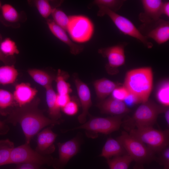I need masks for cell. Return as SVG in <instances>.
<instances>
[{
	"mask_svg": "<svg viewBox=\"0 0 169 169\" xmlns=\"http://www.w3.org/2000/svg\"><path fill=\"white\" fill-rule=\"evenodd\" d=\"M1 6H2L1 5V3L0 2V8H1Z\"/></svg>",
	"mask_w": 169,
	"mask_h": 169,
	"instance_id": "cell-45",
	"label": "cell"
},
{
	"mask_svg": "<svg viewBox=\"0 0 169 169\" xmlns=\"http://www.w3.org/2000/svg\"><path fill=\"white\" fill-rule=\"evenodd\" d=\"M61 109L65 114L69 116H73L76 114L78 112V106L76 102L71 100Z\"/></svg>",
	"mask_w": 169,
	"mask_h": 169,
	"instance_id": "cell-36",
	"label": "cell"
},
{
	"mask_svg": "<svg viewBox=\"0 0 169 169\" xmlns=\"http://www.w3.org/2000/svg\"><path fill=\"white\" fill-rule=\"evenodd\" d=\"M74 82L82 108V112L78 116V120L83 124L86 122L89 109L92 105L90 92L87 85L78 77H75Z\"/></svg>",
	"mask_w": 169,
	"mask_h": 169,
	"instance_id": "cell-13",
	"label": "cell"
},
{
	"mask_svg": "<svg viewBox=\"0 0 169 169\" xmlns=\"http://www.w3.org/2000/svg\"><path fill=\"white\" fill-rule=\"evenodd\" d=\"M55 159L50 155L41 154L33 149L30 144L25 143L12 150L9 164L30 163L42 166H53Z\"/></svg>",
	"mask_w": 169,
	"mask_h": 169,
	"instance_id": "cell-7",
	"label": "cell"
},
{
	"mask_svg": "<svg viewBox=\"0 0 169 169\" xmlns=\"http://www.w3.org/2000/svg\"><path fill=\"white\" fill-rule=\"evenodd\" d=\"M35 4L38 12L44 18H47L51 14L53 9L48 0H36Z\"/></svg>",
	"mask_w": 169,
	"mask_h": 169,
	"instance_id": "cell-32",
	"label": "cell"
},
{
	"mask_svg": "<svg viewBox=\"0 0 169 169\" xmlns=\"http://www.w3.org/2000/svg\"><path fill=\"white\" fill-rule=\"evenodd\" d=\"M14 101L13 94L7 90L0 89V108L5 109L12 106Z\"/></svg>",
	"mask_w": 169,
	"mask_h": 169,
	"instance_id": "cell-33",
	"label": "cell"
},
{
	"mask_svg": "<svg viewBox=\"0 0 169 169\" xmlns=\"http://www.w3.org/2000/svg\"><path fill=\"white\" fill-rule=\"evenodd\" d=\"M18 75V71L13 65L0 66V84L7 85L13 84Z\"/></svg>",
	"mask_w": 169,
	"mask_h": 169,
	"instance_id": "cell-23",
	"label": "cell"
},
{
	"mask_svg": "<svg viewBox=\"0 0 169 169\" xmlns=\"http://www.w3.org/2000/svg\"><path fill=\"white\" fill-rule=\"evenodd\" d=\"M130 131V136L141 141L155 153L168 146V129L159 130L150 126L136 127Z\"/></svg>",
	"mask_w": 169,
	"mask_h": 169,
	"instance_id": "cell-3",
	"label": "cell"
},
{
	"mask_svg": "<svg viewBox=\"0 0 169 169\" xmlns=\"http://www.w3.org/2000/svg\"><path fill=\"white\" fill-rule=\"evenodd\" d=\"M98 16L102 17L107 15L114 24L124 34L135 38L141 42L148 49L153 46L152 43L141 33L133 23L129 19L105 7L98 6Z\"/></svg>",
	"mask_w": 169,
	"mask_h": 169,
	"instance_id": "cell-6",
	"label": "cell"
},
{
	"mask_svg": "<svg viewBox=\"0 0 169 169\" xmlns=\"http://www.w3.org/2000/svg\"><path fill=\"white\" fill-rule=\"evenodd\" d=\"M141 2L144 12L139 15L140 21L146 23L160 18L162 14V7L163 1L161 0H142Z\"/></svg>",
	"mask_w": 169,
	"mask_h": 169,
	"instance_id": "cell-15",
	"label": "cell"
},
{
	"mask_svg": "<svg viewBox=\"0 0 169 169\" xmlns=\"http://www.w3.org/2000/svg\"><path fill=\"white\" fill-rule=\"evenodd\" d=\"M96 106L102 113L114 116L123 115L130 111L123 101L112 97L102 100L96 105Z\"/></svg>",
	"mask_w": 169,
	"mask_h": 169,
	"instance_id": "cell-16",
	"label": "cell"
},
{
	"mask_svg": "<svg viewBox=\"0 0 169 169\" xmlns=\"http://www.w3.org/2000/svg\"><path fill=\"white\" fill-rule=\"evenodd\" d=\"M47 22L49 28L52 33L69 46L72 54L76 55L82 51L83 47L74 43L67 36L65 30L57 24L53 20L48 19Z\"/></svg>",
	"mask_w": 169,
	"mask_h": 169,
	"instance_id": "cell-17",
	"label": "cell"
},
{
	"mask_svg": "<svg viewBox=\"0 0 169 169\" xmlns=\"http://www.w3.org/2000/svg\"><path fill=\"white\" fill-rule=\"evenodd\" d=\"M126 154L124 148L117 139L110 137L103 146L100 156L107 159Z\"/></svg>",
	"mask_w": 169,
	"mask_h": 169,
	"instance_id": "cell-19",
	"label": "cell"
},
{
	"mask_svg": "<svg viewBox=\"0 0 169 169\" xmlns=\"http://www.w3.org/2000/svg\"><path fill=\"white\" fill-rule=\"evenodd\" d=\"M3 16L6 21L10 23L17 22L19 18V14L16 9L12 5L5 4L1 7Z\"/></svg>",
	"mask_w": 169,
	"mask_h": 169,
	"instance_id": "cell-29",
	"label": "cell"
},
{
	"mask_svg": "<svg viewBox=\"0 0 169 169\" xmlns=\"http://www.w3.org/2000/svg\"><path fill=\"white\" fill-rule=\"evenodd\" d=\"M165 113V117L167 124V125H169V110L167 108L165 110L164 112Z\"/></svg>",
	"mask_w": 169,
	"mask_h": 169,
	"instance_id": "cell-43",
	"label": "cell"
},
{
	"mask_svg": "<svg viewBox=\"0 0 169 169\" xmlns=\"http://www.w3.org/2000/svg\"><path fill=\"white\" fill-rule=\"evenodd\" d=\"M51 15L54 22L65 30H66L69 21V17L62 10L53 9Z\"/></svg>",
	"mask_w": 169,
	"mask_h": 169,
	"instance_id": "cell-30",
	"label": "cell"
},
{
	"mask_svg": "<svg viewBox=\"0 0 169 169\" xmlns=\"http://www.w3.org/2000/svg\"><path fill=\"white\" fill-rule=\"evenodd\" d=\"M162 14H164L167 17H169V2H163L162 7Z\"/></svg>",
	"mask_w": 169,
	"mask_h": 169,
	"instance_id": "cell-40",
	"label": "cell"
},
{
	"mask_svg": "<svg viewBox=\"0 0 169 169\" xmlns=\"http://www.w3.org/2000/svg\"><path fill=\"white\" fill-rule=\"evenodd\" d=\"M125 0H96L94 3L98 6H101L116 12L120 9Z\"/></svg>",
	"mask_w": 169,
	"mask_h": 169,
	"instance_id": "cell-31",
	"label": "cell"
},
{
	"mask_svg": "<svg viewBox=\"0 0 169 169\" xmlns=\"http://www.w3.org/2000/svg\"><path fill=\"white\" fill-rule=\"evenodd\" d=\"M126 44L125 42L99 49L98 52L108 59L105 69L109 74H113L117 72V68L125 63V49Z\"/></svg>",
	"mask_w": 169,
	"mask_h": 169,
	"instance_id": "cell-11",
	"label": "cell"
},
{
	"mask_svg": "<svg viewBox=\"0 0 169 169\" xmlns=\"http://www.w3.org/2000/svg\"><path fill=\"white\" fill-rule=\"evenodd\" d=\"M59 158L55 159L53 166L54 169H63L69 161L79 152L80 146L77 137L63 143H57Z\"/></svg>",
	"mask_w": 169,
	"mask_h": 169,
	"instance_id": "cell-12",
	"label": "cell"
},
{
	"mask_svg": "<svg viewBox=\"0 0 169 169\" xmlns=\"http://www.w3.org/2000/svg\"><path fill=\"white\" fill-rule=\"evenodd\" d=\"M9 128L5 123L0 120V134L4 135L8 132Z\"/></svg>",
	"mask_w": 169,
	"mask_h": 169,
	"instance_id": "cell-41",
	"label": "cell"
},
{
	"mask_svg": "<svg viewBox=\"0 0 169 169\" xmlns=\"http://www.w3.org/2000/svg\"><path fill=\"white\" fill-rule=\"evenodd\" d=\"M123 116L121 115L107 117H92L82 125L66 130L65 132L79 129H84L88 137L95 138L97 137L98 133L108 135L118 130L123 123Z\"/></svg>",
	"mask_w": 169,
	"mask_h": 169,
	"instance_id": "cell-4",
	"label": "cell"
},
{
	"mask_svg": "<svg viewBox=\"0 0 169 169\" xmlns=\"http://www.w3.org/2000/svg\"><path fill=\"white\" fill-rule=\"evenodd\" d=\"M159 156L156 160L161 165L164 169H169V146L165 148L160 152Z\"/></svg>",
	"mask_w": 169,
	"mask_h": 169,
	"instance_id": "cell-34",
	"label": "cell"
},
{
	"mask_svg": "<svg viewBox=\"0 0 169 169\" xmlns=\"http://www.w3.org/2000/svg\"><path fill=\"white\" fill-rule=\"evenodd\" d=\"M45 89L46 100L50 118L54 120H59L61 117V108L57 102V94L53 90L52 85L47 87Z\"/></svg>",
	"mask_w": 169,
	"mask_h": 169,
	"instance_id": "cell-20",
	"label": "cell"
},
{
	"mask_svg": "<svg viewBox=\"0 0 169 169\" xmlns=\"http://www.w3.org/2000/svg\"><path fill=\"white\" fill-rule=\"evenodd\" d=\"M153 85L152 69L150 67H144L128 71L125 75L123 86L142 103L148 100Z\"/></svg>",
	"mask_w": 169,
	"mask_h": 169,
	"instance_id": "cell-2",
	"label": "cell"
},
{
	"mask_svg": "<svg viewBox=\"0 0 169 169\" xmlns=\"http://www.w3.org/2000/svg\"><path fill=\"white\" fill-rule=\"evenodd\" d=\"M30 103L13 109L6 120L13 125L19 124L25 138V143L30 144L33 137L43 128L49 125L59 124L62 120H55L47 117L38 107L40 102L38 98Z\"/></svg>",
	"mask_w": 169,
	"mask_h": 169,
	"instance_id": "cell-1",
	"label": "cell"
},
{
	"mask_svg": "<svg viewBox=\"0 0 169 169\" xmlns=\"http://www.w3.org/2000/svg\"><path fill=\"white\" fill-rule=\"evenodd\" d=\"M124 101L127 106H132L140 103L139 100L136 96L130 93Z\"/></svg>",
	"mask_w": 169,
	"mask_h": 169,
	"instance_id": "cell-39",
	"label": "cell"
},
{
	"mask_svg": "<svg viewBox=\"0 0 169 169\" xmlns=\"http://www.w3.org/2000/svg\"><path fill=\"white\" fill-rule=\"evenodd\" d=\"M169 81L168 79H163L158 84L156 95L158 101L163 106L168 107L169 105Z\"/></svg>",
	"mask_w": 169,
	"mask_h": 169,
	"instance_id": "cell-25",
	"label": "cell"
},
{
	"mask_svg": "<svg viewBox=\"0 0 169 169\" xmlns=\"http://www.w3.org/2000/svg\"><path fill=\"white\" fill-rule=\"evenodd\" d=\"M0 61L6 64L8 63V60L5 56L1 52L0 49Z\"/></svg>",
	"mask_w": 169,
	"mask_h": 169,
	"instance_id": "cell-42",
	"label": "cell"
},
{
	"mask_svg": "<svg viewBox=\"0 0 169 169\" xmlns=\"http://www.w3.org/2000/svg\"><path fill=\"white\" fill-rule=\"evenodd\" d=\"M14 143L8 139L0 140V166L9 164Z\"/></svg>",
	"mask_w": 169,
	"mask_h": 169,
	"instance_id": "cell-27",
	"label": "cell"
},
{
	"mask_svg": "<svg viewBox=\"0 0 169 169\" xmlns=\"http://www.w3.org/2000/svg\"><path fill=\"white\" fill-rule=\"evenodd\" d=\"M134 168V169H143V166H142L136 165Z\"/></svg>",
	"mask_w": 169,
	"mask_h": 169,
	"instance_id": "cell-44",
	"label": "cell"
},
{
	"mask_svg": "<svg viewBox=\"0 0 169 169\" xmlns=\"http://www.w3.org/2000/svg\"><path fill=\"white\" fill-rule=\"evenodd\" d=\"M69 77V74L67 72L60 69L58 70L55 79L58 94L69 95L72 92L70 84L67 82Z\"/></svg>",
	"mask_w": 169,
	"mask_h": 169,
	"instance_id": "cell-24",
	"label": "cell"
},
{
	"mask_svg": "<svg viewBox=\"0 0 169 169\" xmlns=\"http://www.w3.org/2000/svg\"><path fill=\"white\" fill-rule=\"evenodd\" d=\"M138 29L142 35L153 39L158 44L169 39V22L163 19L143 23Z\"/></svg>",
	"mask_w": 169,
	"mask_h": 169,
	"instance_id": "cell-10",
	"label": "cell"
},
{
	"mask_svg": "<svg viewBox=\"0 0 169 169\" xmlns=\"http://www.w3.org/2000/svg\"><path fill=\"white\" fill-rule=\"evenodd\" d=\"M110 169H128L132 158L127 154L107 159Z\"/></svg>",
	"mask_w": 169,
	"mask_h": 169,
	"instance_id": "cell-26",
	"label": "cell"
},
{
	"mask_svg": "<svg viewBox=\"0 0 169 169\" xmlns=\"http://www.w3.org/2000/svg\"><path fill=\"white\" fill-rule=\"evenodd\" d=\"M71 100L69 95H60L57 94L56 98L57 102L61 109Z\"/></svg>",
	"mask_w": 169,
	"mask_h": 169,
	"instance_id": "cell-38",
	"label": "cell"
},
{
	"mask_svg": "<svg viewBox=\"0 0 169 169\" xmlns=\"http://www.w3.org/2000/svg\"><path fill=\"white\" fill-rule=\"evenodd\" d=\"M66 30L73 41L83 43L91 38L94 26L88 17L83 15H73L69 17Z\"/></svg>",
	"mask_w": 169,
	"mask_h": 169,
	"instance_id": "cell-9",
	"label": "cell"
},
{
	"mask_svg": "<svg viewBox=\"0 0 169 169\" xmlns=\"http://www.w3.org/2000/svg\"><path fill=\"white\" fill-rule=\"evenodd\" d=\"M37 92V90L29 83H22L16 85L13 94L14 101L20 107L32 101Z\"/></svg>",
	"mask_w": 169,
	"mask_h": 169,
	"instance_id": "cell-18",
	"label": "cell"
},
{
	"mask_svg": "<svg viewBox=\"0 0 169 169\" xmlns=\"http://www.w3.org/2000/svg\"><path fill=\"white\" fill-rule=\"evenodd\" d=\"M28 72L35 81L45 88L52 85L55 79L47 72L40 69H29Z\"/></svg>",
	"mask_w": 169,
	"mask_h": 169,
	"instance_id": "cell-22",
	"label": "cell"
},
{
	"mask_svg": "<svg viewBox=\"0 0 169 169\" xmlns=\"http://www.w3.org/2000/svg\"><path fill=\"white\" fill-rule=\"evenodd\" d=\"M111 94V97L113 98L124 101L129 95L130 93L124 86H118L114 90Z\"/></svg>",
	"mask_w": 169,
	"mask_h": 169,
	"instance_id": "cell-35",
	"label": "cell"
},
{
	"mask_svg": "<svg viewBox=\"0 0 169 169\" xmlns=\"http://www.w3.org/2000/svg\"><path fill=\"white\" fill-rule=\"evenodd\" d=\"M51 125L42 130L37 134V146L35 151L43 155H49L55 150L54 143L57 135L52 130Z\"/></svg>",
	"mask_w": 169,
	"mask_h": 169,
	"instance_id": "cell-14",
	"label": "cell"
},
{
	"mask_svg": "<svg viewBox=\"0 0 169 169\" xmlns=\"http://www.w3.org/2000/svg\"><path fill=\"white\" fill-rule=\"evenodd\" d=\"M168 107L158 105L150 100L142 103L137 109L131 119L126 122L136 127L153 126L158 115Z\"/></svg>",
	"mask_w": 169,
	"mask_h": 169,
	"instance_id": "cell-8",
	"label": "cell"
},
{
	"mask_svg": "<svg viewBox=\"0 0 169 169\" xmlns=\"http://www.w3.org/2000/svg\"><path fill=\"white\" fill-rule=\"evenodd\" d=\"M116 139L122 145L127 153L137 163V165L141 166L142 164L156 160L155 152L126 132L122 131Z\"/></svg>",
	"mask_w": 169,
	"mask_h": 169,
	"instance_id": "cell-5",
	"label": "cell"
},
{
	"mask_svg": "<svg viewBox=\"0 0 169 169\" xmlns=\"http://www.w3.org/2000/svg\"><path fill=\"white\" fill-rule=\"evenodd\" d=\"M0 49L2 53L6 57L19 53V50L15 42L8 38L1 42L0 44Z\"/></svg>",
	"mask_w": 169,
	"mask_h": 169,
	"instance_id": "cell-28",
	"label": "cell"
},
{
	"mask_svg": "<svg viewBox=\"0 0 169 169\" xmlns=\"http://www.w3.org/2000/svg\"><path fill=\"white\" fill-rule=\"evenodd\" d=\"M16 165L13 169H47L42 165L35 163H25Z\"/></svg>",
	"mask_w": 169,
	"mask_h": 169,
	"instance_id": "cell-37",
	"label": "cell"
},
{
	"mask_svg": "<svg viewBox=\"0 0 169 169\" xmlns=\"http://www.w3.org/2000/svg\"><path fill=\"white\" fill-rule=\"evenodd\" d=\"M93 84L97 97L102 100L119 86L118 84L105 78L96 80Z\"/></svg>",
	"mask_w": 169,
	"mask_h": 169,
	"instance_id": "cell-21",
	"label": "cell"
}]
</instances>
